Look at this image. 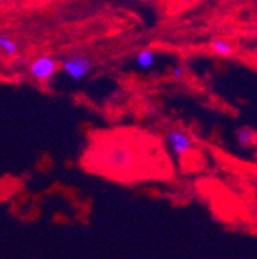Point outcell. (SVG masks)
Masks as SVG:
<instances>
[{
    "label": "cell",
    "mask_w": 257,
    "mask_h": 259,
    "mask_svg": "<svg viewBox=\"0 0 257 259\" xmlns=\"http://www.w3.org/2000/svg\"><path fill=\"white\" fill-rule=\"evenodd\" d=\"M62 68L71 79L82 80L92 70V60L86 56H71L62 60Z\"/></svg>",
    "instance_id": "cell-1"
},
{
    "label": "cell",
    "mask_w": 257,
    "mask_h": 259,
    "mask_svg": "<svg viewBox=\"0 0 257 259\" xmlns=\"http://www.w3.org/2000/svg\"><path fill=\"white\" fill-rule=\"evenodd\" d=\"M167 142L171 148V151L177 156H183L194 148V141L191 136L180 128H171L167 133Z\"/></svg>",
    "instance_id": "cell-2"
},
{
    "label": "cell",
    "mask_w": 257,
    "mask_h": 259,
    "mask_svg": "<svg viewBox=\"0 0 257 259\" xmlns=\"http://www.w3.org/2000/svg\"><path fill=\"white\" fill-rule=\"evenodd\" d=\"M29 71L36 79L39 80H46L53 77L57 71V60L51 56H39L37 59L33 60L29 67Z\"/></svg>",
    "instance_id": "cell-3"
},
{
    "label": "cell",
    "mask_w": 257,
    "mask_h": 259,
    "mask_svg": "<svg viewBox=\"0 0 257 259\" xmlns=\"http://www.w3.org/2000/svg\"><path fill=\"white\" fill-rule=\"evenodd\" d=\"M236 139L240 148H251L257 141V133L249 126H242L236 132Z\"/></svg>",
    "instance_id": "cell-4"
},
{
    "label": "cell",
    "mask_w": 257,
    "mask_h": 259,
    "mask_svg": "<svg viewBox=\"0 0 257 259\" xmlns=\"http://www.w3.org/2000/svg\"><path fill=\"white\" fill-rule=\"evenodd\" d=\"M130 162V153H128L123 147H116L110 151V164L123 167Z\"/></svg>",
    "instance_id": "cell-5"
},
{
    "label": "cell",
    "mask_w": 257,
    "mask_h": 259,
    "mask_svg": "<svg viewBox=\"0 0 257 259\" xmlns=\"http://www.w3.org/2000/svg\"><path fill=\"white\" fill-rule=\"evenodd\" d=\"M211 50L219 54V56H223V57H228L231 54H234V47L233 44H230L228 40L225 39H216L211 42Z\"/></svg>",
    "instance_id": "cell-6"
},
{
    "label": "cell",
    "mask_w": 257,
    "mask_h": 259,
    "mask_svg": "<svg viewBox=\"0 0 257 259\" xmlns=\"http://www.w3.org/2000/svg\"><path fill=\"white\" fill-rule=\"evenodd\" d=\"M154 60H156V56L151 50H143L136 56V63H137V67H140L142 70L151 68L154 65Z\"/></svg>",
    "instance_id": "cell-7"
},
{
    "label": "cell",
    "mask_w": 257,
    "mask_h": 259,
    "mask_svg": "<svg viewBox=\"0 0 257 259\" xmlns=\"http://www.w3.org/2000/svg\"><path fill=\"white\" fill-rule=\"evenodd\" d=\"M0 48H2L4 53H7V54H10V56H16L17 51H19L17 44H16L13 39L7 37V36H2V37H0Z\"/></svg>",
    "instance_id": "cell-8"
},
{
    "label": "cell",
    "mask_w": 257,
    "mask_h": 259,
    "mask_svg": "<svg viewBox=\"0 0 257 259\" xmlns=\"http://www.w3.org/2000/svg\"><path fill=\"white\" fill-rule=\"evenodd\" d=\"M183 74H185V71H183L182 67H174V68L171 70V76H173L174 79H182Z\"/></svg>",
    "instance_id": "cell-9"
}]
</instances>
